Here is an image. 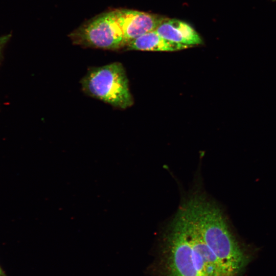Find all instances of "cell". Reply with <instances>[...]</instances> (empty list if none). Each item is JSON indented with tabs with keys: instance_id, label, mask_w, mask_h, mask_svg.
I'll return each instance as SVG.
<instances>
[{
	"instance_id": "obj_1",
	"label": "cell",
	"mask_w": 276,
	"mask_h": 276,
	"mask_svg": "<svg viewBox=\"0 0 276 276\" xmlns=\"http://www.w3.org/2000/svg\"><path fill=\"white\" fill-rule=\"evenodd\" d=\"M199 226L204 241L228 276H236L248 261L222 210L202 193H195Z\"/></svg>"
},
{
	"instance_id": "obj_2",
	"label": "cell",
	"mask_w": 276,
	"mask_h": 276,
	"mask_svg": "<svg viewBox=\"0 0 276 276\" xmlns=\"http://www.w3.org/2000/svg\"><path fill=\"white\" fill-rule=\"evenodd\" d=\"M128 79L124 66L119 62L90 68L80 81L83 92L120 109L133 104Z\"/></svg>"
},
{
	"instance_id": "obj_3",
	"label": "cell",
	"mask_w": 276,
	"mask_h": 276,
	"mask_svg": "<svg viewBox=\"0 0 276 276\" xmlns=\"http://www.w3.org/2000/svg\"><path fill=\"white\" fill-rule=\"evenodd\" d=\"M165 233L166 276H205L200 260L176 214Z\"/></svg>"
},
{
	"instance_id": "obj_4",
	"label": "cell",
	"mask_w": 276,
	"mask_h": 276,
	"mask_svg": "<svg viewBox=\"0 0 276 276\" xmlns=\"http://www.w3.org/2000/svg\"><path fill=\"white\" fill-rule=\"evenodd\" d=\"M73 44L85 48L118 50L125 47L115 10L103 12L84 22L69 35Z\"/></svg>"
},
{
	"instance_id": "obj_5",
	"label": "cell",
	"mask_w": 276,
	"mask_h": 276,
	"mask_svg": "<svg viewBox=\"0 0 276 276\" xmlns=\"http://www.w3.org/2000/svg\"><path fill=\"white\" fill-rule=\"evenodd\" d=\"M114 10L117 21L123 32L125 47L132 40L156 30L166 18L157 14L131 9Z\"/></svg>"
},
{
	"instance_id": "obj_6",
	"label": "cell",
	"mask_w": 276,
	"mask_h": 276,
	"mask_svg": "<svg viewBox=\"0 0 276 276\" xmlns=\"http://www.w3.org/2000/svg\"><path fill=\"white\" fill-rule=\"evenodd\" d=\"M155 30L162 37L173 42L190 47L203 43L201 36L193 27L177 19L166 17Z\"/></svg>"
},
{
	"instance_id": "obj_7",
	"label": "cell",
	"mask_w": 276,
	"mask_h": 276,
	"mask_svg": "<svg viewBox=\"0 0 276 276\" xmlns=\"http://www.w3.org/2000/svg\"><path fill=\"white\" fill-rule=\"evenodd\" d=\"M125 47L127 50L170 52L191 48L170 41L162 37L155 30L132 40Z\"/></svg>"
},
{
	"instance_id": "obj_8",
	"label": "cell",
	"mask_w": 276,
	"mask_h": 276,
	"mask_svg": "<svg viewBox=\"0 0 276 276\" xmlns=\"http://www.w3.org/2000/svg\"><path fill=\"white\" fill-rule=\"evenodd\" d=\"M11 38L10 34L0 36V64L3 57V52L7 44Z\"/></svg>"
},
{
	"instance_id": "obj_9",
	"label": "cell",
	"mask_w": 276,
	"mask_h": 276,
	"mask_svg": "<svg viewBox=\"0 0 276 276\" xmlns=\"http://www.w3.org/2000/svg\"><path fill=\"white\" fill-rule=\"evenodd\" d=\"M0 276H7L0 266Z\"/></svg>"
}]
</instances>
